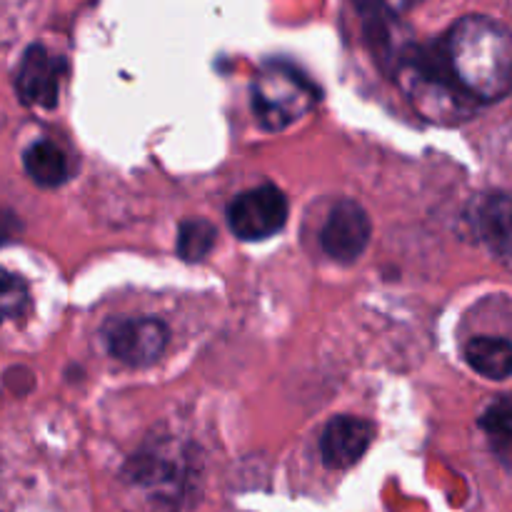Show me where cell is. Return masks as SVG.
Here are the masks:
<instances>
[{
  "mask_svg": "<svg viewBox=\"0 0 512 512\" xmlns=\"http://www.w3.org/2000/svg\"><path fill=\"white\" fill-rule=\"evenodd\" d=\"M445 60L475 103H495L512 90V33L488 15H465L448 30Z\"/></svg>",
  "mask_w": 512,
  "mask_h": 512,
  "instance_id": "cell-1",
  "label": "cell"
},
{
  "mask_svg": "<svg viewBox=\"0 0 512 512\" xmlns=\"http://www.w3.org/2000/svg\"><path fill=\"white\" fill-rule=\"evenodd\" d=\"M423 118L448 125L468 118L475 100L455 80L443 45L405 43L388 70Z\"/></svg>",
  "mask_w": 512,
  "mask_h": 512,
  "instance_id": "cell-2",
  "label": "cell"
},
{
  "mask_svg": "<svg viewBox=\"0 0 512 512\" xmlns=\"http://www.w3.org/2000/svg\"><path fill=\"white\" fill-rule=\"evenodd\" d=\"M128 473L133 483L160 505L180 508L195 498L198 465L193 453H188L180 443L150 445L135 455Z\"/></svg>",
  "mask_w": 512,
  "mask_h": 512,
  "instance_id": "cell-3",
  "label": "cell"
},
{
  "mask_svg": "<svg viewBox=\"0 0 512 512\" xmlns=\"http://www.w3.org/2000/svg\"><path fill=\"white\" fill-rule=\"evenodd\" d=\"M318 88L288 63H270L253 83V110L265 130H285L318 103Z\"/></svg>",
  "mask_w": 512,
  "mask_h": 512,
  "instance_id": "cell-4",
  "label": "cell"
},
{
  "mask_svg": "<svg viewBox=\"0 0 512 512\" xmlns=\"http://www.w3.org/2000/svg\"><path fill=\"white\" fill-rule=\"evenodd\" d=\"M288 200L275 185H260L240 193L228 208V225L240 240H268L283 230Z\"/></svg>",
  "mask_w": 512,
  "mask_h": 512,
  "instance_id": "cell-5",
  "label": "cell"
},
{
  "mask_svg": "<svg viewBox=\"0 0 512 512\" xmlns=\"http://www.w3.org/2000/svg\"><path fill=\"white\" fill-rule=\"evenodd\" d=\"M105 345L110 355L123 360L133 368L153 365L168 348L170 333L165 323L155 318H128L115 320L105 328Z\"/></svg>",
  "mask_w": 512,
  "mask_h": 512,
  "instance_id": "cell-6",
  "label": "cell"
},
{
  "mask_svg": "<svg viewBox=\"0 0 512 512\" xmlns=\"http://www.w3.org/2000/svg\"><path fill=\"white\" fill-rule=\"evenodd\" d=\"M65 63L45 50L43 45H30L20 60L18 75H15V90L25 105L35 108H55L60 93V78H63Z\"/></svg>",
  "mask_w": 512,
  "mask_h": 512,
  "instance_id": "cell-7",
  "label": "cell"
},
{
  "mask_svg": "<svg viewBox=\"0 0 512 512\" xmlns=\"http://www.w3.org/2000/svg\"><path fill=\"white\" fill-rule=\"evenodd\" d=\"M373 235L368 213L353 200H343L333 208L323 228V250L338 263H355L365 253Z\"/></svg>",
  "mask_w": 512,
  "mask_h": 512,
  "instance_id": "cell-8",
  "label": "cell"
},
{
  "mask_svg": "<svg viewBox=\"0 0 512 512\" xmlns=\"http://www.w3.org/2000/svg\"><path fill=\"white\" fill-rule=\"evenodd\" d=\"M375 438V428L368 420L353 418V415H338L330 420L320 438V455L328 468L345 470L353 468Z\"/></svg>",
  "mask_w": 512,
  "mask_h": 512,
  "instance_id": "cell-9",
  "label": "cell"
},
{
  "mask_svg": "<svg viewBox=\"0 0 512 512\" xmlns=\"http://www.w3.org/2000/svg\"><path fill=\"white\" fill-rule=\"evenodd\" d=\"M480 238L500 260L512 265V195H488L475 215Z\"/></svg>",
  "mask_w": 512,
  "mask_h": 512,
  "instance_id": "cell-10",
  "label": "cell"
},
{
  "mask_svg": "<svg viewBox=\"0 0 512 512\" xmlns=\"http://www.w3.org/2000/svg\"><path fill=\"white\" fill-rule=\"evenodd\" d=\"M480 428L495 458L512 473V393L500 395L495 403H490V408L480 418Z\"/></svg>",
  "mask_w": 512,
  "mask_h": 512,
  "instance_id": "cell-11",
  "label": "cell"
},
{
  "mask_svg": "<svg viewBox=\"0 0 512 512\" xmlns=\"http://www.w3.org/2000/svg\"><path fill=\"white\" fill-rule=\"evenodd\" d=\"M25 173L38 183L40 188H58L68 180V158L55 143L40 140L33 143L23 155Z\"/></svg>",
  "mask_w": 512,
  "mask_h": 512,
  "instance_id": "cell-12",
  "label": "cell"
},
{
  "mask_svg": "<svg viewBox=\"0 0 512 512\" xmlns=\"http://www.w3.org/2000/svg\"><path fill=\"white\" fill-rule=\"evenodd\" d=\"M465 360L475 373L490 380L512 375V345L503 338H475L465 348Z\"/></svg>",
  "mask_w": 512,
  "mask_h": 512,
  "instance_id": "cell-13",
  "label": "cell"
},
{
  "mask_svg": "<svg viewBox=\"0 0 512 512\" xmlns=\"http://www.w3.org/2000/svg\"><path fill=\"white\" fill-rule=\"evenodd\" d=\"M215 238H218V233H215L213 225L205 223V220H188L178 230V255L188 263H198L213 250Z\"/></svg>",
  "mask_w": 512,
  "mask_h": 512,
  "instance_id": "cell-14",
  "label": "cell"
},
{
  "mask_svg": "<svg viewBox=\"0 0 512 512\" xmlns=\"http://www.w3.org/2000/svg\"><path fill=\"white\" fill-rule=\"evenodd\" d=\"M30 308V290L23 278L0 268V323L25 315Z\"/></svg>",
  "mask_w": 512,
  "mask_h": 512,
  "instance_id": "cell-15",
  "label": "cell"
},
{
  "mask_svg": "<svg viewBox=\"0 0 512 512\" xmlns=\"http://www.w3.org/2000/svg\"><path fill=\"white\" fill-rule=\"evenodd\" d=\"M385 5H388L390 10H395V13H403V10L413 8V5L423 3V0H383Z\"/></svg>",
  "mask_w": 512,
  "mask_h": 512,
  "instance_id": "cell-16",
  "label": "cell"
}]
</instances>
